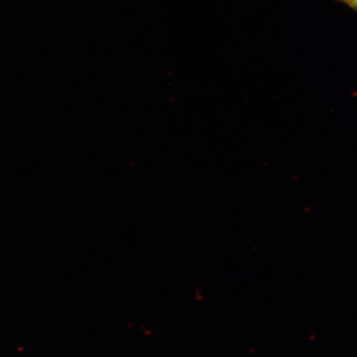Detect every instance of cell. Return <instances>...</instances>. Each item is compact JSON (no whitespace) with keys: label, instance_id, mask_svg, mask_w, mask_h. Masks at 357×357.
I'll list each match as a JSON object with an SVG mask.
<instances>
[{"label":"cell","instance_id":"cell-1","mask_svg":"<svg viewBox=\"0 0 357 357\" xmlns=\"http://www.w3.org/2000/svg\"><path fill=\"white\" fill-rule=\"evenodd\" d=\"M336 1L357 13V0H336Z\"/></svg>","mask_w":357,"mask_h":357}]
</instances>
